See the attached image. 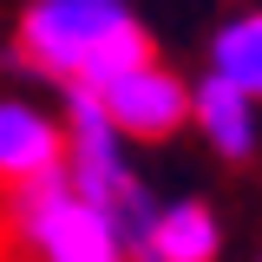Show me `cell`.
<instances>
[{"label": "cell", "mask_w": 262, "mask_h": 262, "mask_svg": "<svg viewBox=\"0 0 262 262\" xmlns=\"http://www.w3.org/2000/svg\"><path fill=\"white\" fill-rule=\"evenodd\" d=\"M13 53L59 92H98L125 66L151 59V33L131 0H27Z\"/></svg>", "instance_id": "6da1fadb"}, {"label": "cell", "mask_w": 262, "mask_h": 262, "mask_svg": "<svg viewBox=\"0 0 262 262\" xmlns=\"http://www.w3.org/2000/svg\"><path fill=\"white\" fill-rule=\"evenodd\" d=\"M59 131H66V164L59 177L72 190L98 203L112 223H118V243H125L131 229L144 223V210L158 203V196L144 190V177H138V164H131V144L112 131V118L98 112V92H59Z\"/></svg>", "instance_id": "7a4b0ae2"}, {"label": "cell", "mask_w": 262, "mask_h": 262, "mask_svg": "<svg viewBox=\"0 0 262 262\" xmlns=\"http://www.w3.org/2000/svg\"><path fill=\"white\" fill-rule=\"evenodd\" d=\"M0 223L27 262H125L118 223L98 203H85L66 177L0 190Z\"/></svg>", "instance_id": "3957f363"}, {"label": "cell", "mask_w": 262, "mask_h": 262, "mask_svg": "<svg viewBox=\"0 0 262 262\" xmlns=\"http://www.w3.org/2000/svg\"><path fill=\"white\" fill-rule=\"evenodd\" d=\"M98 112L112 118V131L125 144H164V138L190 131V79H177L151 53V59L125 66L118 79L98 85Z\"/></svg>", "instance_id": "277c9868"}, {"label": "cell", "mask_w": 262, "mask_h": 262, "mask_svg": "<svg viewBox=\"0 0 262 262\" xmlns=\"http://www.w3.org/2000/svg\"><path fill=\"white\" fill-rule=\"evenodd\" d=\"M125 262H223V216L203 196H158L125 236Z\"/></svg>", "instance_id": "5b68a950"}, {"label": "cell", "mask_w": 262, "mask_h": 262, "mask_svg": "<svg viewBox=\"0 0 262 262\" xmlns=\"http://www.w3.org/2000/svg\"><path fill=\"white\" fill-rule=\"evenodd\" d=\"M59 164H66L59 112L27 92H0V190L59 177Z\"/></svg>", "instance_id": "8992f818"}, {"label": "cell", "mask_w": 262, "mask_h": 262, "mask_svg": "<svg viewBox=\"0 0 262 262\" xmlns=\"http://www.w3.org/2000/svg\"><path fill=\"white\" fill-rule=\"evenodd\" d=\"M190 131H203V144L223 164H249L262 151V105L223 72H203L190 85Z\"/></svg>", "instance_id": "52a82bcc"}, {"label": "cell", "mask_w": 262, "mask_h": 262, "mask_svg": "<svg viewBox=\"0 0 262 262\" xmlns=\"http://www.w3.org/2000/svg\"><path fill=\"white\" fill-rule=\"evenodd\" d=\"M210 72H223L229 85H243L262 105V7H243L236 20L210 33Z\"/></svg>", "instance_id": "ba28073f"}, {"label": "cell", "mask_w": 262, "mask_h": 262, "mask_svg": "<svg viewBox=\"0 0 262 262\" xmlns=\"http://www.w3.org/2000/svg\"><path fill=\"white\" fill-rule=\"evenodd\" d=\"M256 262H262V256H256Z\"/></svg>", "instance_id": "9c48e42d"}]
</instances>
